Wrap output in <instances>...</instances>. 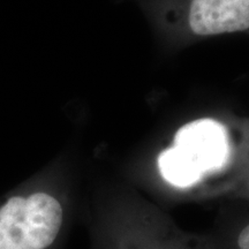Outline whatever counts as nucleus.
Here are the masks:
<instances>
[{"instance_id":"f03ea898","label":"nucleus","mask_w":249,"mask_h":249,"mask_svg":"<svg viewBox=\"0 0 249 249\" xmlns=\"http://www.w3.org/2000/svg\"><path fill=\"white\" fill-rule=\"evenodd\" d=\"M226 127L219 121L204 118L182 126L174 136L173 147L158 158L161 177L171 185L189 187L204 174L219 170L230 156Z\"/></svg>"},{"instance_id":"f257e3e1","label":"nucleus","mask_w":249,"mask_h":249,"mask_svg":"<svg viewBox=\"0 0 249 249\" xmlns=\"http://www.w3.org/2000/svg\"><path fill=\"white\" fill-rule=\"evenodd\" d=\"M66 209L46 191L18 193L0 202V249H57Z\"/></svg>"},{"instance_id":"7ed1b4c3","label":"nucleus","mask_w":249,"mask_h":249,"mask_svg":"<svg viewBox=\"0 0 249 249\" xmlns=\"http://www.w3.org/2000/svg\"><path fill=\"white\" fill-rule=\"evenodd\" d=\"M188 24L200 36L249 30V0H189Z\"/></svg>"},{"instance_id":"20e7f679","label":"nucleus","mask_w":249,"mask_h":249,"mask_svg":"<svg viewBox=\"0 0 249 249\" xmlns=\"http://www.w3.org/2000/svg\"><path fill=\"white\" fill-rule=\"evenodd\" d=\"M238 246L240 249H249V224L239 233Z\"/></svg>"}]
</instances>
